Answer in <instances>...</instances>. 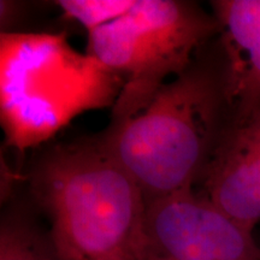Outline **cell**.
<instances>
[{"label": "cell", "instance_id": "1", "mask_svg": "<svg viewBox=\"0 0 260 260\" xmlns=\"http://www.w3.org/2000/svg\"><path fill=\"white\" fill-rule=\"evenodd\" d=\"M235 119L218 34L141 112L100 135L147 205L200 186Z\"/></svg>", "mask_w": 260, "mask_h": 260}, {"label": "cell", "instance_id": "8", "mask_svg": "<svg viewBox=\"0 0 260 260\" xmlns=\"http://www.w3.org/2000/svg\"><path fill=\"white\" fill-rule=\"evenodd\" d=\"M2 204L0 260H60L27 190L12 189Z\"/></svg>", "mask_w": 260, "mask_h": 260}, {"label": "cell", "instance_id": "2", "mask_svg": "<svg viewBox=\"0 0 260 260\" xmlns=\"http://www.w3.org/2000/svg\"><path fill=\"white\" fill-rule=\"evenodd\" d=\"M25 181L60 260L153 259L144 194L100 133L44 147Z\"/></svg>", "mask_w": 260, "mask_h": 260}, {"label": "cell", "instance_id": "3", "mask_svg": "<svg viewBox=\"0 0 260 260\" xmlns=\"http://www.w3.org/2000/svg\"><path fill=\"white\" fill-rule=\"evenodd\" d=\"M124 79L64 34L2 32L0 119L6 144L38 147L81 113L115 105Z\"/></svg>", "mask_w": 260, "mask_h": 260}, {"label": "cell", "instance_id": "4", "mask_svg": "<svg viewBox=\"0 0 260 260\" xmlns=\"http://www.w3.org/2000/svg\"><path fill=\"white\" fill-rule=\"evenodd\" d=\"M218 34L212 11L183 0H135L122 18L89 32L87 53L124 79L109 126L141 112Z\"/></svg>", "mask_w": 260, "mask_h": 260}, {"label": "cell", "instance_id": "11", "mask_svg": "<svg viewBox=\"0 0 260 260\" xmlns=\"http://www.w3.org/2000/svg\"><path fill=\"white\" fill-rule=\"evenodd\" d=\"M258 243H259V246H260V242H258Z\"/></svg>", "mask_w": 260, "mask_h": 260}, {"label": "cell", "instance_id": "10", "mask_svg": "<svg viewBox=\"0 0 260 260\" xmlns=\"http://www.w3.org/2000/svg\"><path fill=\"white\" fill-rule=\"evenodd\" d=\"M152 260H168V259H165V258H162V256H159V255L155 254Z\"/></svg>", "mask_w": 260, "mask_h": 260}, {"label": "cell", "instance_id": "5", "mask_svg": "<svg viewBox=\"0 0 260 260\" xmlns=\"http://www.w3.org/2000/svg\"><path fill=\"white\" fill-rule=\"evenodd\" d=\"M146 232L168 260H260L255 235L195 189L146 205Z\"/></svg>", "mask_w": 260, "mask_h": 260}, {"label": "cell", "instance_id": "7", "mask_svg": "<svg viewBox=\"0 0 260 260\" xmlns=\"http://www.w3.org/2000/svg\"><path fill=\"white\" fill-rule=\"evenodd\" d=\"M236 117L260 107V0H214Z\"/></svg>", "mask_w": 260, "mask_h": 260}, {"label": "cell", "instance_id": "6", "mask_svg": "<svg viewBox=\"0 0 260 260\" xmlns=\"http://www.w3.org/2000/svg\"><path fill=\"white\" fill-rule=\"evenodd\" d=\"M199 193L254 234L260 223V107L236 117Z\"/></svg>", "mask_w": 260, "mask_h": 260}, {"label": "cell", "instance_id": "9", "mask_svg": "<svg viewBox=\"0 0 260 260\" xmlns=\"http://www.w3.org/2000/svg\"><path fill=\"white\" fill-rule=\"evenodd\" d=\"M54 4L89 34L125 16L135 0H58Z\"/></svg>", "mask_w": 260, "mask_h": 260}]
</instances>
